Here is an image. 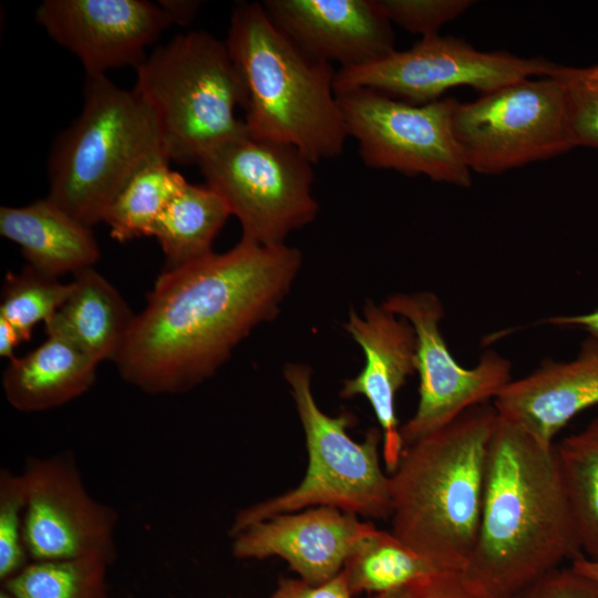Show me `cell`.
<instances>
[{
    "label": "cell",
    "mask_w": 598,
    "mask_h": 598,
    "mask_svg": "<svg viewBox=\"0 0 598 598\" xmlns=\"http://www.w3.org/2000/svg\"><path fill=\"white\" fill-rule=\"evenodd\" d=\"M301 262L286 244L240 239L226 252L163 270L114 361L118 373L150 394L190 390L277 316Z\"/></svg>",
    "instance_id": "obj_1"
},
{
    "label": "cell",
    "mask_w": 598,
    "mask_h": 598,
    "mask_svg": "<svg viewBox=\"0 0 598 598\" xmlns=\"http://www.w3.org/2000/svg\"><path fill=\"white\" fill-rule=\"evenodd\" d=\"M580 557L555 443L497 413L477 538L463 573L494 598H511Z\"/></svg>",
    "instance_id": "obj_2"
},
{
    "label": "cell",
    "mask_w": 598,
    "mask_h": 598,
    "mask_svg": "<svg viewBox=\"0 0 598 598\" xmlns=\"http://www.w3.org/2000/svg\"><path fill=\"white\" fill-rule=\"evenodd\" d=\"M493 403L475 405L405 446L390 474L392 533L441 571H463L484 499Z\"/></svg>",
    "instance_id": "obj_3"
},
{
    "label": "cell",
    "mask_w": 598,
    "mask_h": 598,
    "mask_svg": "<svg viewBox=\"0 0 598 598\" xmlns=\"http://www.w3.org/2000/svg\"><path fill=\"white\" fill-rule=\"evenodd\" d=\"M225 42L243 80L252 136L293 146L312 164L343 152L349 136L330 63L297 48L259 2L236 4Z\"/></svg>",
    "instance_id": "obj_4"
},
{
    "label": "cell",
    "mask_w": 598,
    "mask_h": 598,
    "mask_svg": "<svg viewBox=\"0 0 598 598\" xmlns=\"http://www.w3.org/2000/svg\"><path fill=\"white\" fill-rule=\"evenodd\" d=\"M83 95L81 114L52 147L48 198L92 227L142 166L167 157L157 117L134 89L86 74Z\"/></svg>",
    "instance_id": "obj_5"
},
{
    "label": "cell",
    "mask_w": 598,
    "mask_h": 598,
    "mask_svg": "<svg viewBox=\"0 0 598 598\" xmlns=\"http://www.w3.org/2000/svg\"><path fill=\"white\" fill-rule=\"evenodd\" d=\"M134 90L153 109L168 161L197 164L247 130L235 115L245 89L226 42L205 31L178 34L136 68Z\"/></svg>",
    "instance_id": "obj_6"
},
{
    "label": "cell",
    "mask_w": 598,
    "mask_h": 598,
    "mask_svg": "<svg viewBox=\"0 0 598 598\" xmlns=\"http://www.w3.org/2000/svg\"><path fill=\"white\" fill-rule=\"evenodd\" d=\"M311 377V368L303 363L283 368L306 436V475L289 492L239 512L230 528L233 536L256 523L315 505L364 517L391 515V481L380 462L381 430L372 427L362 442L353 441L347 432L353 415L324 413L315 400Z\"/></svg>",
    "instance_id": "obj_7"
},
{
    "label": "cell",
    "mask_w": 598,
    "mask_h": 598,
    "mask_svg": "<svg viewBox=\"0 0 598 598\" xmlns=\"http://www.w3.org/2000/svg\"><path fill=\"white\" fill-rule=\"evenodd\" d=\"M197 165L238 218L241 239L281 246L317 217L313 164L293 146L246 130L204 153Z\"/></svg>",
    "instance_id": "obj_8"
},
{
    "label": "cell",
    "mask_w": 598,
    "mask_h": 598,
    "mask_svg": "<svg viewBox=\"0 0 598 598\" xmlns=\"http://www.w3.org/2000/svg\"><path fill=\"white\" fill-rule=\"evenodd\" d=\"M453 132L471 172L499 174L574 148L567 105L553 76L519 80L457 102Z\"/></svg>",
    "instance_id": "obj_9"
},
{
    "label": "cell",
    "mask_w": 598,
    "mask_h": 598,
    "mask_svg": "<svg viewBox=\"0 0 598 598\" xmlns=\"http://www.w3.org/2000/svg\"><path fill=\"white\" fill-rule=\"evenodd\" d=\"M337 96L348 136L357 141L367 166L458 187L472 185V172L453 132L457 100L412 104L368 87Z\"/></svg>",
    "instance_id": "obj_10"
},
{
    "label": "cell",
    "mask_w": 598,
    "mask_h": 598,
    "mask_svg": "<svg viewBox=\"0 0 598 598\" xmlns=\"http://www.w3.org/2000/svg\"><path fill=\"white\" fill-rule=\"evenodd\" d=\"M555 66L544 58L483 52L460 38L435 34L374 62L339 69L334 90L368 87L412 104H426L456 86H471L482 94L532 76H549Z\"/></svg>",
    "instance_id": "obj_11"
},
{
    "label": "cell",
    "mask_w": 598,
    "mask_h": 598,
    "mask_svg": "<svg viewBox=\"0 0 598 598\" xmlns=\"http://www.w3.org/2000/svg\"><path fill=\"white\" fill-rule=\"evenodd\" d=\"M382 305L408 320L416 336L420 396L415 413L400 427L404 447L494 400L513 379L512 363L494 350L485 351L473 368L457 363L440 329L445 313L434 292L393 293Z\"/></svg>",
    "instance_id": "obj_12"
},
{
    "label": "cell",
    "mask_w": 598,
    "mask_h": 598,
    "mask_svg": "<svg viewBox=\"0 0 598 598\" xmlns=\"http://www.w3.org/2000/svg\"><path fill=\"white\" fill-rule=\"evenodd\" d=\"M24 543L31 561L117 557L116 511L87 492L72 453L29 457L22 471Z\"/></svg>",
    "instance_id": "obj_13"
},
{
    "label": "cell",
    "mask_w": 598,
    "mask_h": 598,
    "mask_svg": "<svg viewBox=\"0 0 598 598\" xmlns=\"http://www.w3.org/2000/svg\"><path fill=\"white\" fill-rule=\"evenodd\" d=\"M35 19L86 74L136 69L146 59V47L173 24L159 4L145 0H45Z\"/></svg>",
    "instance_id": "obj_14"
},
{
    "label": "cell",
    "mask_w": 598,
    "mask_h": 598,
    "mask_svg": "<svg viewBox=\"0 0 598 598\" xmlns=\"http://www.w3.org/2000/svg\"><path fill=\"white\" fill-rule=\"evenodd\" d=\"M346 332L364 354V367L343 382L340 396H364L382 432V458L390 474L396 468L404 445L395 411V398L408 378L416 372V336L411 323L367 299L362 313L351 308Z\"/></svg>",
    "instance_id": "obj_15"
},
{
    "label": "cell",
    "mask_w": 598,
    "mask_h": 598,
    "mask_svg": "<svg viewBox=\"0 0 598 598\" xmlns=\"http://www.w3.org/2000/svg\"><path fill=\"white\" fill-rule=\"evenodd\" d=\"M276 28L307 55L340 69L374 62L395 50L391 22L375 0H265Z\"/></svg>",
    "instance_id": "obj_16"
},
{
    "label": "cell",
    "mask_w": 598,
    "mask_h": 598,
    "mask_svg": "<svg viewBox=\"0 0 598 598\" xmlns=\"http://www.w3.org/2000/svg\"><path fill=\"white\" fill-rule=\"evenodd\" d=\"M373 526L334 507L319 506L256 523L235 535L237 558L279 556L300 578L322 584L338 575L357 542Z\"/></svg>",
    "instance_id": "obj_17"
},
{
    "label": "cell",
    "mask_w": 598,
    "mask_h": 598,
    "mask_svg": "<svg viewBox=\"0 0 598 598\" xmlns=\"http://www.w3.org/2000/svg\"><path fill=\"white\" fill-rule=\"evenodd\" d=\"M493 405L498 415L553 445L573 417L598 405V343L589 337L575 359H548L529 374L512 379Z\"/></svg>",
    "instance_id": "obj_18"
},
{
    "label": "cell",
    "mask_w": 598,
    "mask_h": 598,
    "mask_svg": "<svg viewBox=\"0 0 598 598\" xmlns=\"http://www.w3.org/2000/svg\"><path fill=\"white\" fill-rule=\"evenodd\" d=\"M0 234L16 243L29 267L53 278L93 267L100 258L91 227L48 197L0 208Z\"/></svg>",
    "instance_id": "obj_19"
},
{
    "label": "cell",
    "mask_w": 598,
    "mask_h": 598,
    "mask_svg": "<svg viewBox=\"0 0 598 598\" xmlns=\"http://www.w3.org/2000/svg\"><path fill=\"white\" fill-rule=\"evenodd\" d=\"M47 334L38 348L11 359L3 372L4 396L20 412L59 408L85 393L95 380L94 359L68 338Z\"/></svg>",
    "instance_id": "obj_20"
},
{
    "label": "cell",
    "mask_w": 598,
    "mask_h": 598,
    "mask_svg": "<svg viewBox=\"0 0 598 598\" xmlns=\"http://www.w3.org/2000/svg\"><path fill=\"white\" fill-rule=\"evenodd\" d=\"M70 286L69 297L45 323V332L68 338L97 363L115 361L135 315L93 267L74 274Z\"/></svg>",
    "instance_id": "obj_21"
},
{
    "label": "cell",
    "mask_w": 598,
    "mask_h": 598,
    "mask_svg": "<svg viewBox=\"0 0 598 598\" xmlns=\"http://www.w3.org/2000/svg\"><path fill=\"white\" fill-rule=\"evenodd\" d=\"M231 216L224 198L210 186L186 182L151 229L174 269L213 252V241Z\"/></svg>",
    "instance_id": "obj_22"
},
{
    "label": "cell",
    "mask_w": 598,
    "mask_h": 598,
    "mask_svg": "<svg viewBox=\"0 0 598 598\" xmlns=\"http://www.w3.org/2000/svg\"><path fill=\"white\" fill-rule=\"evenodd\" d=\"M342 570L353 595L373 596L441 571L392 532L374 525L357 542Z\"/></svg>",
    "instance_id": "obj_23"
},
{
    "label": "cell",
    "mask_w": 598,
    "mask_h": 598,
    "mask_svg": "<svg viewBox=\"0 0 598 598\" xmlns=\"http://www.w3.org/2000/svg\"><path fill=\"white\" fill-rule=\"evenodd\" d=\"M555 451L582 556L598 561V417Z\"/></svg>",
    "instance_id": "obj_24"
},
{
    "label": "cell",
    "mask_w": 598,
    "mask_h": 598,
    "mask_svg": "<svg viewBox=\"0 0 598 598\" xmlns=\"http://www.w3.org/2000/svg\"><path fill=\"white\" fill-rule=\"evenodd\" d=\"M168 163L161 157L145 164L114 198L103 218L113 238L123 243L150 236L158 217L187 182Z\"/></svg>",
    "instance_id": "obj_25"
},
{
    "label": "cell",
    "mask_w": 598,
    "mask_h": 598,
    "mask_svg": "<svg viewBox=\"0 0 598 598\" xmlns=\"http://www.w3.org/2000/svg\"><path fill=\"white\" fill-rule=\"evenodd\" d=\"M110 564L95 558L30 561L1 584L12 598H111L106 585Z\"/></svg>",
    "instance_id": "obj_26"
},
{
    "label": "cell",
    "mask_w": 598,
    "mask_h": 598,
    "mask_svg": "<svg viewBox=\"0 0 598 598\" xmlns=\"http://www.w3.org/2000/svg\"><path fill=\"white\" fill-rule=\"evenodd\" d=\"M70 289V282L62 283L29 266L20 274L8 272L1 292L0 318L16 330L22 342L27 341L40 321L45 324L53 318Z\"/></svg>",
    "instance_id": "obj_27"
},
{
    "label": "cell",
    "mask_w": 598,
    "mask_h": 598,
    "mask_svg": "<svg viewBox=\"0 0 598 598\" xmlns=\"http://www.w3.org/2000/svg\"><path fill=\"white\" fill-rule=\"evenodd\" d=\"M549 76L556 79L564 92L575 147L598 148V63L556 64Z\"/></svg>",
    "instance_id": "obj_28"
},
{
    "label": "cell",
    "mask_w": 598,
    "mask_h": 598,
    "mask_svg": "<svg viewBox=\"0 0 598 598\" xmlns=\"http://www.w3.org/2000/svg\"><path fill=\"white\" fill-rule=\"evenodd\" d=\"M27 505L22 474L0 472V581L18 575L31 561L24 543Z\"/></svg>",
    "instance_id": "obj_29"
},
{
    "label": "cell",
    "mask_w": 598,
    "mask_h": 598,
    "mask_svg": "<svg viewBox=\"0 0 598 598\" xmlns=\"http://www.w3.org/2000/svg\"><path fill=\"white\" fill-rule=\"evenodd\" d=\"M392 23L422 38L439 34L447 22L465 12L471 0H375Z\"/></svg>",
    "instance_id": "obj_30"
},
{
    "label": "cell",
    "mask_w": 598,
    "mask_h": 598,
    "mask_svg": "<svg viewBox=\"0 0 598 598\" xmlns=\"http://www.w3.org/2000/svg\"><path fill=\"white\" fill-rule=\"evenodd\" d=\"M371 598H494L463 571H440Z\"/></svg>",
    "instance_id": "obj_31"
},
{
    "label": "cell",
    "mask_w": 598,
    "mask_h": 598,
    "mask_svg": "<svg viewBox=\"0 0 598 598\" xmlns=\"http://www.w3.org/2000/svg\"><path fill=\"white\" fill-rule=\"evenodd\" d=\"M511 598H598V581L571 566L557 567Z\"/></svg>",
    "instance_id": "obj_32"
},
{
    "label": "cell",
    "mask_w": 598,
    "mask_h": 598,
    "mask_svg": "<svg viewBox=\"0 0 598 598\" xmlns=\"http://www.w3.org/2000/svg\"><path fill=\"white\" fill-rule=\"evenodd\" d=\"M343 570L331 579L312 585L305 580L282 578L269 598H352Z\"/></svg>",
    "instance_id": "obj_33"
},
{
    "label": "cell",
    "mask_w": 598,
    "mask_h": 598,
    "mask_svg": "<svg viewBox=\"0 0 598 598\" xmlns=\"http://www.w3.org/2000/svg\"><path fill=\"white\" fill-rule=\"evenodd\" d=\"M543 322L556 327L581 328L589 332L590 338L598 343V308L594 312L586 315L553 316L545 319Z\"/></svg>",
    "instance_id": "obj_34"
},
{
    "label": "cell",
    "mask_w": 598,
    "mask_h": 598,
    "mask_svg": "<svg viewBox=\"0 0 598 598\" xmlns=\"http://www.w3.org/2000/svg\"><path fill=\"white\" fill-rule=\"evenodd\" d=\"M159 6L164 9L172 23L185 25L193 20L200 7V2L193 0H174L161 1Z\"/></svg>",
    "instance_id": "obj_35"
},
{
    "label": "cell",
    "mask_w": 598,
    "mask_h": 598,
    "mask_svg": "<svg viewBox=\"0 0 598 598\" xmlns=\"http://www.w3.org/2000/svg\"><path fill=\"white\" fill-rule=\"evenodd\" d=\"M21 339L16 330L2 318H0V355L2 358L13 359L14 349Z\"/></svg>",
    "instance_id": "obj_36"
},
{
    "label": "cell",
    "mask_w": 598,
    "mask_h": 598,
    "mask_svg": "<svg viewBox=\"0 0 598 598\" xmlns=\"http://www.w3.org/2000/svg\"><path fill=\"white\" fill-rule=\"evenodd\" d=\"M570 566L590 577V578H594L595 580L598 581V561H592V560H589V559H586L584 557H580V558H577L575 559L574 561L570 563Z\"/></svg>",
    "instance_id": "obj_37"
},
{
    "label": "cell",
    "mask_w": 598,
    "mask_h": 598,
    "mask_svg": "<svg viewBox=\"0 0 598 598\" xmlns=\"http://www.w3.org/2000/svg\"><path fill=\"white\" fill-rule=\"evenodd\" d=\"M0 598H12L7 591L3 589L0 590Z\"/></svg>",
    "instance_id": "obj_38"
}]
</instances>
